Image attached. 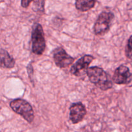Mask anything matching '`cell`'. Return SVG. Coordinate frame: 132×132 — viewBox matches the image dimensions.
<instances>
[{"mask_svg":"<svg viewBox=\"0 0 132 132\" xmlns=\"http://www.w3.org/2000/svg\"><path fill=\"white\" fill-rule=\"evenodd\" d=\"M32 9L36 12H45V1H33Z\"/></svg>","mask_w":132,"mask_h":132,"instance_id":"11","label":"cell"},{"mask_svg":"<svg viewBox=\"0 0 132 132\" xmlns=\"http://www.w3.org/2000/svg\"><path fill=\"white\" fill-rule=\"evenodd\" d=\"M125 54L126 57L132 59V35L129 37L125 48Z\"/></svg>","mask_w":132,"mask_h":132,"instance_id":"12","label":"cell"},{"mask_svg":"<svg viewBox=\"0 0 132 132\" xmlns=\"http://www.w3.org/2000/svg\"><path fill=\"white\" fill-rule=\"evenodd\" d=\"M32 2H33V1L32 0H22L21 1V5L22 7L27 8Z\"/></svg>","mask_w":132,"mask_h":132,"instance_id":"14","label":"cell"},{"mask_svg":"<svg viewBox=\"0 0 132 132\" xmlns=\"http://www.w3.org/2000/svg\"><path fill=\"white\" fill-rule=\"evenodd\" d=\"M53 58L55 65L60 68L70 67L75 60L74 58L68 55L61 46L56 48L53 50Z\"/></svg>","mask_w":132,"mask_h":132,"instance_id":"6","label":"cell"},{"mask_svg":"<svg viewBox=\"0 0 132 132\" xmlns=\"http://www.w3.org/2000/svg\"><path fill=\"white\" fill-rule=\"evenodd\" d=\"M14 58L5 50H0V67L3 68H12L15 66Z\"/></svg>","mask_w":132,"mask_h":132,"instance_id":"9","label":"cell"},{"mask_svg":"<svg viewBox=\"0 0 132 132\" xmlns=\"http://www.w3.org/2000/svg\"><path fill=\"white\" fill-rule=\"evenodd\" d=\"M10 106L14 112L20 115L28 123H32L34 119V112L32 106L23 99H16L10 103Z\"/></svg>","mask_w":132,"mask_h":132,"instance_id":"3","label":"cell"},{"mask_svg":"<svg viewBox=\"0 0 132 132\" xmlns=\"http://www.w3.org/2000/svg\"><path fill=\"white\" fill-rule=\"evenodd\" d=\"M86 115V110L85 105L81 102L72 103L70 107L69 118L73 124H78L81 122Z\"/></svg>","mask_w":132,"mask_h":132,"instance_id":"7","label":"cell"},{"mask_svg":"<svg viewBox=\"0 0 132 132\" xmlns=\"http://www.w3.org/2000/svg\"><path fill=\"white\" fill-rule=\"evenodd\" d=\"M94 57L92 55H85L79 59L70 68L71 74L81 77L87 73L90 63L94 61Z\"/></svg>","mask_w":132,"mask_h":132,"instance_id":"5","label":"cell"},{"mask_svg":"<svg viewBox=\"0 0 132 132\" xmlns=\"http://www.w3.org/2000/svg\"><path fill=\"white\" fill-rule=\"evenodd\" d=\"M114 14L112 12H102L98 16L94 26V32L97 36L105 34L110 29Z\"/></svg>","mask_w":132,"mask_h":132,"instance_id":"4","label":"cell"},{"mask_svg":"<svg viewBox=\"0 0 132 132\" xmlns=\"http://www.w3.org/2000/svg\"><path fill=\"white\" fill-rule=\"evenodd\" d=\"M86 74L90 82L103 91L110 90L113 86V82L110 79L108 73L102 68L90 67Z\"/></svg>","mask_w":132,"mask_h":132,"instance_id":"1","label":"cell"},{"mask_svg":"<svg viewBox=\"0 0 132 132\" xmlns=\"http://www.w3.org/2000/svg\"><path fill=\"white\" fill-rule=\"evenodd\" d=\"M96 1L94 0H77L75 3L76 8L82 12H86L94 7Z\"/></svg>","mask_w":132,"mask_h":132,"instance_id":"10","label":"cell"},{"mask_svg":"<svg viewBox=\"0 0 132 132\" xmlns=\"http://www.w3.org/2000/svg\"><path fill=\"white\" fill-rule=\"evenodd\" d=\"M31 41L32 50L34 54L38 55H42L46 48V41L41 24L34 23L32 28Z\"/></svg>","mask_w":132,"mask_h":132,"instance_id":"2","label":"cell"},{"mask_svg":"<svg viewBox=\"0 0 132 132\" xmlns=\"http://www.w3.org/2000/svg\"><path fill=\"white\" fill-rule=\"evenodd\" d=\"M131 76L128 67L125 65H121L115 70L112 77V82L117 85L128 84L131 81Z\"/></svg>","mask_w":132,"mask_h":132,"instance_id":"8","label":"cell"},{"mask_svg":"<svg viewBox=\"0 0 132 132\" xmlns=\"http://www.w3.org/2000/svg\"><path fill=\"white\" fill-rule=\"evenodd\" d=\"M27 73H28V77H29L30 80L32 83H34V68L32 65V63H30L27 67Z\"/></svg>","mask_w":132,"mask_h":132,"instance_id":"13","label":"cell"}]
</instances>
